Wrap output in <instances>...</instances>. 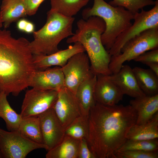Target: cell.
<instances>
[{"label":"cell","mask_w":158,"mask_h":158,"mask_svg":"<svg viewBox=\"0 0 158 158\" xmlns=\"http://www.w3.org/2000/svg\"><path fill=\"white\" fill-rule=\"evenodd\" d=\"M80 140L67 135L57 145L47 151L46 158H78Z\"/></svg>","instance_id":"44dd1931"},{"label":"cell","mask_w":158,"mask_h":158,"mask_svg":"<svg viewBox=\"0 0 158 158\" xmlns=\"http://www.w3.org/2000/svg\"><path fill=\"white\" fill-rule=\"evenodd\" d=\"M158 48V28L149 29L135 36L123 47L120 53L111 56L109 69L117 72L126 61L133 60L147 51Z\"/></svg>","instance_id":"8992f818"},{"label":"cell","mask_w":158,"mask_h":158,"mask_svg":"<svg viewBox=\"0 0 158 158\" xmlns=\"http://www.w3.org/2000/svg\"><path fill=\"white\" fill-rule=\"evenodd\" d=\"M53 108L65 129L82 115L75 94L66 87L58 91L57 98Z\"/></svg>","instance_id":"7c38bea8"},{"label":"cell","mask_w":158,"mask_h":158,"mask_svg":"<svg viewBox=\"0 0 158 158\" xmlns=\"http://www.w3.org/2000/svg\"><path fill=\"white\" fill-rule=\"evenodd\" d=\"M28 20L23 18L20 19L17 21L16 27L19 31L24 32Z\"/></svg>","instance_id":"d6a6232c"},{"label":"cell","mask_w":158,"mask_h":158,"mask_svg":"<svg viewBox=\"0 0 158 158\" xmlns=\"http://www.w3.org/2000/svg\"><path fill=\"white\" fill-rule=\"evenodd\" d=\"M0 158H2V157L1 155V152L0 151Z\"/></svg>","instance_id":"8d00e7d4"},{"label":"cell","mask_w":158,"mask_h":158,"mask_svg":"<svg viewBox=\"0 0 158 158\" xmlns=\"http://www.w3.org/2000/svg\"><path fill=\"white\" fill-rule=\"evenodd\" d=\"M44 0H22L27 10V15L31 16L37 12L40 5Z\"/></svg>","instance_id":"1f68e13d"},{"label":"cell","mask_w":158,"mask_h":158,"mask_svg":"<svg viewBox=\"0 0 158 158\" xmlns=\"http://www.w3.org/2000/svg\"><path fill=\"white\" fill-rule=\"evenodd\" d=\"M77 29L66 40L68 44L79 42L84 47L89 59L91 68L95 75H110L111 56L103 46L101 36L106 26L103 20L96 16L79 20Z\"/></svg>","instance_id":"3957f363"},{"label":"cell","mask_w":158,"mask_h":158,"mask_svg":"<svg viewBox=\"0 0 158 158\" xmlns=\"http://www.w3.org/2000/svg\"><path fill=\"white\" fill-rule=\"evenodd\" d=\"M154 6L149 11L142 8L134 14L133 24L117 37L108 51L111 56L120 54L124 45L135 36L149 29L158 28V0L155 1Z\"/></svg>","instance_id":"52a82bcc"},{"label":"cell","mask_w":158,"mask_h":158,"mask_svg":"<svg viewBox=\"0 0 158 158\" xmlns=\"http://www.w3.org/2000/svg\"><path fill=\"white\" fill-rule=\"evenodd\" d=\"M35 25L32 22L28 20L24 32L26 33L30 34L33 33L35 31Z\"/></svg>","instance_id":"836d02e7"},{"label":"cell","mask_w":158,"mask_h":158,"mask_svg":"<svg viewBox=\"0 0 158 158\" xmlns=\"http://www.w3.org/2000/svg\"><path fill=\"white\" fill-rule=\"evenodd\" d=\"M18 131L28 140L36 143L44 144L38 116L22 118Z\"/></svg>","instance_id":"603a6c76"},{"label":"cell","mask_w":158,"mask_h":158,"mask_svg":"<svg viewBox=\"0 0 158 158\" xmlns=\"http://www.w3.org/2000/svg\"><path fill=\"white\" fill-rule=\"evenodd\" d=\"M96 80L94 74L87 78L79 85L75 94L82 115L87 118L90 109L96 102L94 93Z\"/></svg>","instance_id":"ac0fdd59"},{"label":"cell","mask_w":158,"mask_h":158,"mask_svg":"<svg viewBox=\"0 0 158 158\" xmlns=\"http://www.w3.org/2000/svg\"><path fill=\"white\" fill-rule=\"evenodd\" d=\"M158 141L157 139L149 140H127L117 151L138 150L149 151H157Z\"/></svg>","instance_id":"4316f807"},{"label":"cell","mask_w":158,"mask_h":158,"mask_svg":"<svg viewBox=\"0 0 158 158\" xmlns=\"http://www.w3.org/2000/svg\"><path fill=\"white\" fill-rule=\"evenodd\" d=\"M75 20L73 17H67L49 11L44 25L33 33L34 39L30 42L29 47L33 55H48L59 50L58 45L60 42L73 35Z\"/></svg>","instance_id":"277c9868"},{"label":"cell","mask_w":158,"mask_h":158,"mask_svg":"<svg viewBox=\"0 0 158 158\" xmlns=\"http://www.w3.org/2000/svg\"><path fill=\"white\" fill-rule=\"evenodd\" d=\"M58 91L33 88L25 92L20 113L22 118L38 116L52 107L57 98Z\"/></svg>","instance_id":"30bf717a"},{"label":"cell","mask_w":158,"mask_h":158,"mask_svg":"<svg viewBox=\"0 0 158 158\" xmlns=\"http://www.w3.org/2000/svg\"><path fill=\"white\" fill-rule=\"evenodd\" d=\"M88 128V118L82 115L74 120L65 129V134L78 140L87 139Z\"/></svg>","instance_id":"484cf974"},{"label":"cell","mask_w":158,"mask_h":158,"mask_svg":"<svg viewBox=\"0 0 158 158\" xmlns=\"http://www.w3.org/2000/svg\"><path fill=\"white\" fill-rule=\"evenodd\" d=\"M133 60L144 64L151 62H158V48L143 53Z\"/></svg>","instance_id":"f546056e"},{"label":"cell","mask_w":158,"mask_h":158,"mask_svg":"<svg viewBox=\"0 0 158 158\" xmlns=\"http://www.w3.org/2000/svg\"><path fill=\"white\" fill-rule=\"evenodd\" d=\"M85 51L82 45L77 42L66 49L59 50L50 55H33L34 63L37 70H44L53 66L62 67L73 56Z\"/></svg>","instance_id":"9a60e30c"},{"label":"cell","mask_w":158,"mask_h":158,"mask_svg":"<svg viewBox=\"0 0 158 158\" xmlns=\"http://www.w3.org/2000/svg\"><path fill=\"white\" fill-rule=\"evenodd\" d=\"M3 26V23L1 21V16H0V29H1V28Z\"/></svg>","instance_id":"d590c367"},{"label":"cell","mask_w":158,"mask_h":158,"mask_svg":"<svg viewBox=\"0 0 158 158\" xmlns=\"http://www.w3.org/2000/svg\"><path fill=\"white\" fill-rule=\"evenodd\" d=\"M0 14L5 29L13 23L28 15L26 7L22 0H2Z\"/></svg>","instance_id":"d6986e66"},{"label":"cell","mask_w":158,"mask_h":158,"mask_svg":"<svg viewBox=\"0 0 158 158\" xmlns=\"http://www.w3.org/2000/svg\"><path fill=\"white\" fill-rule=\"evenodd\" d=\"M61 68L64 75L65 87L75 94L79 85L94 74L91 69L88 56L85 52L75 54Z\"/></svg>","instance_id":"9c48e42d"},{"label":"cell","mask_w":158,"mask_h":158,"mask_svg":"<svg viewBox=\"0 0 158 158\" xmlns=\"http://www.w3.org/2000/svg\"><path fill=\"white\" fill-rule=\"evenodd\" d=\"M150 69L158 76V62H151L145 64Z\"/></svg>","instance_id":"e575fe53"},{"label":"cell","mask_w":158,"mask_h":158,"mask_svg":"<svg viewBox=\"0 0 158 158\" xmlns=\"http://www.w3.org/2000/svg\"><path fill=\"white\" fill-rule=\"evenodd\" d=\"M78 158H95L89 147L87 139L80 140Z\"/></svg>","instance_id":"4dcf8cb0"},{"label":"cell","mask_w":158,"mask_h":158,"mask_svg":"<svg viewBox=\"0 0 158 158\" xmlns=\"http://www.w3.org/2000/svg\"><path fill=\"white\" fill-rule=\"evenodd\" d=\"M29 87L40 90L59 91L65 87L61 68L55 66L37 70L32 76Z\"/></svg>","instance_id":"4fadbf2b"},{"label":"cell","mask_w":158,"mask_h":158,"mask_svg":"<svg viewBox=\"0 0 158 158\" xmlns=\"http://www.w3.org/2000/svg\"><path fill=\"white\" fill-rule=\"evenodd\" d=\"M38 116L43 144L47 147L48 151L62 140L65 135V129L53 107Z\"/></svg>","instance_id":"8fae6325"},{"label":"cell","mask_w":158,"mask_h":158,"mask_svg":"<svg viewBox=\"0 0 158 158\" xmlns=\"http://www.w3.org/2000/svg\"><path fill=\"white\" fill-rule=\"evenodd\" d=\"M115 158H158L157 151H149L138 150L117 151Z\"/></svg>","instance_id":"f1b7e54d"},{"label":"cell","mask_w":158,"mask_h":158,"mask_svg":"<svg viewBox=\"0 0 158 158\" xmlns=\"http://www.w3.org/2000/svg\"><path fill=\"white\" fill-rule=\"evenodd\" d=\"M30 42L24 37H14L9 30L0 29V93L17 96L29 87L37 70Z\"/></svg>","instance_id":"7a4b0ae2"},{"label":"cell","mask_w":158,"mask_h":158,"mask_svg":"<svg viewBox=\"0 0 158 158\" xmlns=\"http://www.w3.org/2000/svg\"><path fill=\"white\" fill-rule=\"evenodd\" d=\"M130 104L137 113L136 124L140 125L147 122L158 111V94L145 95L134 98Z\"/></svg>","instance_id":"e0dca14e"},{"label":"cell","mask_w":158,"mask_h":158,"mask_svg":"<svg viewBox=\"0 0 158 158\" xmlns=\"http://www.w3.org/2000/svg\"><path fill=\"white\" fill-rule=\"evenodd\" d=\"M137 117L130 104L107 106L96 102L89 112L87 139L95 158H115Z\"/></svg>","instance_id":"6da1fadb"},{"label":"cell","mask_w":158,"mask_h":158,"mask_svg":"<svg viewBox=\"0 0 158 158\" xmlns=\"http://www.w3.org/2000/svg\"><path fill=\"white\" fill-rule=\"evenodd\" d=\"M107 76L119 88L124 95L134 98L146 95L139 87L132 68L128 65H123L117 72Z\"/></svg>","instance_id":"2e32d148"},{"label":"cell","mask_w":158,"mask_h":158,"mask_svg":"<svg viewBox=\"0 0 158 158\" xmlns=\"http://www.w3.org/2000/svg\"><path fill=\"white\" fill-rule=\"evenodd\" d=\"M158 138V112L147 122L143 124L133 125L128 131L127 140H149Z\"/></svg>","instance_id":"ffe728a7"},{"label":"cell","mask_w":158,"mask_h":158,"mask_svg":"<svg viewBox=\"0 0 158 158\" xmlns=\"http://www.w3.org/2000/svg\"><path fill=\"white\" fill-rule=\"evenodd\" d=\"M6 94L0 93V118L4 121L6 128L9 131L18 130L22 118L11 107L8 102Z\"/></svg>","instance_id":"cb8c5ba5"},{"label":"cell","mask_w":158,"mask_h":158,"mask_svg":"<svg viewBox=\"0 0 158 158\" xmlns=\"http://www.w3.org/2000/svg\"><path fill=\"white\" fill-rule=\"evenodd\" d=\"M47 147L43 144L33 142L18 130L6 131L0 128V151L2 158H25L32 151Z\"/></svg>","instance_id":"ba28073f"},{"label":"cell","mask_w":158,"mask_h":158,"mask_svg":"<svg viewBox=\"0 0 158 158\" xmlns=\"http://www.w3.org/2000/svg\"><path fill=\"white\" fill-rule=\"evenodd\" d=\"M153 0H112L108 3L114 6H121L134 14L145 6L154 5Z\"/></svg>","instance_id":"83f0119b"},{"label":"cell","mask_w":158,"mask_h":158,"mask_svg":"<svg viewBox=\"0 0 158 158\" xmlns=\"http://www.w3.org/2000/svg\"><path fill=\"white\" fill-rule=\"evenodd\" d=\"M50 10L68 17L75 15L90 0H50Z\"/></svg>","instance_id":"d4e9b609"},{"label":"cell","mask_w":158,"mask_h":158,"mask_svg":"<svg viewBox=\"0 0 158 158\" xmlns=\"http://www.w3.org/2000/svg\"><path fill=\"white\" fill-rule=\"evenodd\" d=\"M82 16L85 20L96 16L103 20L106 28L101 40L108 51L117 37L132 24L134 14L123 7L113 6L104 0H94L92 6L83 10Z\"/></svg>","instance_id":"5b68a950"},{"label":"cell","mask_w":158,"mask_h":158,"mask_svg":"<svg viewBox=\"0 0 158 158\" xmlns=\"http://www.w3.org/2000/svg\"><path fill=\"white\" fill-rule=\"evenodd\" d=\"M107 75H97L94 96L96 102L107 106L117 104L124 94L119 88L108 78Z\"/></svg>","instance_id":"5bb4252c"},{"label":"cell","mask_w":158,"mask_h":158,"mask_svg":"<svg viewBox=\"0 0 158 158\" xmlns=\"http://www.w3.org/2000/svg\"><path fill=\"white\" fill-rule=\"evenodd\" d=\"M138 85L146 95L158 94V76L150 69L139 67L132 68Z\"/></svg>","instance_id":"7402d4cb"}]
</instances>
